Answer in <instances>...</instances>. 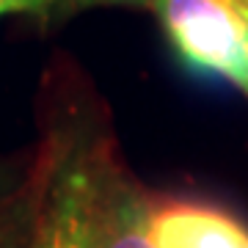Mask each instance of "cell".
<instances>
[{"label":"cell","mask_w":248,"mask_h":248,"mask_svg":"<svg viewBox=\"0 0 248 248\" xmlns=\"http://www.w3.org/2000/svg\"><path fill=\"white\" fill-rule=\"evenodd\" d=\"M108 143L78 127L53 133L36 179L31 248H99V182Z\"/></svg>","instance_id":"1"},{"label":"cell","mask_w":248,"mask_h":248,"mask_svg":"<svg viewBox=\"0 0 248 248\" xmlns=\"http://www.w3.org/2000/svg\"><path fill=\"white\" fill-rule=\"evenodd\" d=\"M149 232L157 248H248L246 221L193 199H152Z\"/></svg>","instance_id":"3"},{"label":"cell","mask_w":248,"mask_h":248,"mask_svg":"<svg viewBox=\"0 0 248 248\" xmlns=\"http://www.w3.org/2000/svg\"><path fill=\"white\" fill-rule=\"evenodd\" d=\"M55 0H0V17L3 14H33L42 22L53 19Z\"/></svg>","instance_id":"7"},{"label":"cell","mask_w":248,"mask_h":248,"mask_svg":"<svg viewBox=\"0 0 248 248\" xmlns=\"http://www.w3.org/2000/svg\"><path fill=\"white\" fill-rule=\"evenodd\" d=\"M218 3H223L226 9H234V0H218Z\"/></svg>","instance_id":"8"},{"label":"cell","mask_w":248,"mask_h":248,"mask_svg":"<svg viewBox=\"0 0 248 248\" xmlns=\"http://www.w3.org/2000/svg\"><path fill=\"white\" fill-rule=\"evenodd\" d=\"M155 0H55V9H53V19H63L72 17L78 11L86 9H97V6H149Z\"/></svg>","instance_id":"6"},{"label":"cell","mask_w":248,"mask_h":248,"mask_svg":"<svg viewBox=\"0 0 248 248\" xmlns=\"http://www.w3.org/2000/svg\"><path fill=\"white\" fill-rule=\"evenodd\" d=\"M33 210H36V193H31L22 202L14 204L6 218H0V248H31Z\"/></svg>","instance_id":"5"},{"label":"cell","mask_w":248,"mask_h":248,"mask_svg":"<svg viewBox=\"0 0 248 248\" xmlns=\"http://www.w3.org/2000/svg\"><path fill=\"white\" fill-rule=\"evenodd\" d=\"M152 199L108 149L99 182V248H157L149 232Z\"/></svg>","instance_id":"4"},{"label":"cell","mask_w":248,"mask_h":248,"mask_svg":"<svg viewBox=\"0 0 248 248\" xmlns=\"http://www.w3.org/2000/svg\"><path fill=\"white\" fill-rule=\"evenodd\" d=\"M171 50L196 75H213L248 97V22L218 0H155Z\"/></svg>","instance_id":"2"}]
</instances>
